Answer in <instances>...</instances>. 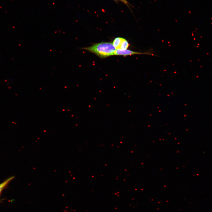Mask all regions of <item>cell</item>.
I'll return each instance as SVG.
<instances>
[{"mask_svg":"<svg viewBox=\"0 0 212 212\" xmlns=\"http://www.w3.org/2000/svg\"><path fill=\"white\" fill-rule=\"evenodd\" d=\"M80 49L87 50L101 59L114 55L116 50L112 43L108 42H102L93 44L91 46Z\"/></svg>","mask_w":212,"mask_h":212,"instance_id":"1","label":"cell"},{"mask_svg":"<svg viewBox=\"0 0 212 212\" xmlns=\"http://www.w3.org/2000/svg\"><path fill=\"white\" fill-rule=\"evenodd\" d=\"M115 1H119L122 3L123 4H125L126 6H127L131 11V8L132 7H133V6L130 4L126 0H113Z\"/></svg>","mask_w":212,"mask_h":212,"instance_id":"5","label":"cell"},{"mask_svg":"<svg viewBox=\"0 0 212 212\" xmlns=\"http://www.w3.org/2000/svg\"><path fill=\"white\" fill-rule=\"evenodd\" d=\"M14 178V177L12 176V177H11L8 179L7 180H6V181H5L4 182H3V183L0 184V193L1 191H2V189L3 188L5 187V186L11 180H12Z\"/></svg>","mask_w":212,"mask_h":212,"instance_id":"4","label":"cell"},{"mask_svg":"<svg viewBox=\"0 0 212 212\" xmlns=\"http://www.w3.org/2000/svg\"><path fill=\"white\" fill-rule=\"evenodd\" d=\"M142 54L150 55H154L153 54L148 52H134L130 50L125 49L124 50H120L116 49L114 53V55H122L126 56L131 55L134 54Z\"/></svg>","mask_w":212,"mask_h":212,"instance_id":"3","label":"cell"},{"mask_svg":"<svg viewBox=\"0 0 212 212\" xmlns=\"http://www.w3.org/2000/svg\"><path fill=\"white\" fill-rule=\"evenodd\" d=\"M112 44L116 49L120 50L127 49L130 45L126 39L120 37L115 38Z\"/></svg>","mask_w":212,"mask_h":212,"instance_id":"2","label":"cell"}]
</instances>
